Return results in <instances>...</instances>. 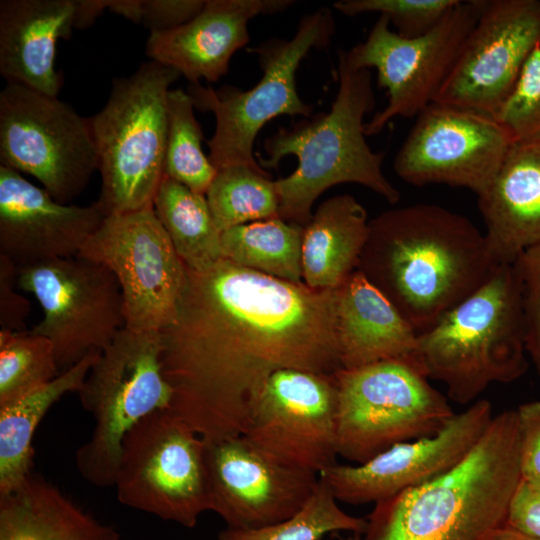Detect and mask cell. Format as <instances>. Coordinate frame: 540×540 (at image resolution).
I'll return each mask as SVG.
<instances>
[{"instance_id": "6da1fadb", "label": "cell", "mask_w": 540, "mask_h": 540, "mask_svg": "<svg viewBox=\"0 0 540 540\" xmlns=\"http://www.w3.org/2000/svg\"><path fill=\"white\" fill-rule=\"evenodd\" d=\"M162 343L171 410L205 442L241 436L274 373L341 369L337 288L313 289L225 258L187 268Z\"/></svg>"}, {"instance_id": "7a4b0ae2", "label": "cell", "mask_w": 540, "mask_h": 540, "mask_svg": "<svg viewBox=\"0 0 540 540\" xmlns=\"http://www.w3.org/2000/svg\"><path fill=\"white\" fill-rule=\"evenodd\" d=\"M496 267L472 221L418 203L369 221L358 270L419 334L480 288Z\"/></svg>"}, {"instance_id": "3957f363", "label": "cell", "mask_w": 540, "mask_h": 540, "mask_svg": "<svg viewBox=\"0 0 540 540\" xmlns=\"http://www.w3.org/2000/svg\"><path fill=\"white\" fill-rule=\"evenodd\" d=\"M521 479L517 412L504 410L452 469L375 503L362 540H492Z\"/></svg>"}, {"instance_id": "277c9868", "label": "cell", "mask_w": 540, "mask_h": 540, "mask_svg": "<svg viewBox=\"0 0 540 540\" xmlns=\"http://www.w3.org/2000/svg\"><path fill=\"white\" fill-rule=\"evenodd\" d=\"M338 91L329 112L280 128L264 142L265 157L257 155L264 169L277 168L289 155L296 169L275 181L279 217L306 226L315 200L341 183L365 186L391 204L400 192L386 178L384 153L374 152L365 139L364 116L375 107L371 72L356 69L338 52Z\"/></svg>"}, {"instance_id": "5b68a950", "label": "cell", "mask_w": 540, "mask_h": 540, "mask_svg": "<svg viewBox=\"0 0 540 540\" xmlns=\"http://www.w3.org/2000/svg\"><path fill=\"white\" fill-rule=\"evenodd\" d=\"M524 313L514 264L498 265L480 288L418 334L417 368L459 404L473 402L491 384L519 379L528 369Z\"/></svg>"}, {"instance_id": "8992f818", "label": "cell", "mask_w": 540, "mask_h": 540, "mask_svg": "<svg viewBox=\"0 0 540 540\" xmlns=\"http://www.w3.org/2000/svg\"><path fill=\"white\" fill-rule=\"evenodd\" d=\"M180 73L149 60L127 77L113 80L103 108L88 117L98 155L105 214L153 205L164 177L168 93Z\"/></svg>"}, {"instance_id": "52a82bcc", "label": "cell", "mask_w": 540, "mask_h": 540, "mask_svg": "<svg viewBox=\"0 0 540 540\" xmlns=\"http://www.w3.org/2000/svg\"><path fill=\"white\" fill-rule=\"evenodd\" d=\"M335 22L330 9L322 7L305 15L290 40L272 38L251 51L258 56L260 80L248 90L233 86L214 89L190 83L187 92L197 109L216 119L207 141L209 159L217 170L241 165L264 170L255 159L253 145L262 127L281 115L310 117L312 106L303 102L296 87V72L312 49L330 44Z\"/></svg>"}, {"instance_id": "ba28073f", "label": "cell", "mask_w": 540, "mask_h": 540, "mask_svg": "<svg viewBox=\"0 0 540 540\" xmlns=\"http://www.w3.org/2000/svg\"><path fill=\"white\" fill-rule=\"evenodd\" d=\"M162 349V332L124 327L91 367L78 395L95 425L75 456L89 483L113 486L126 434L149 414L171 409L173 390L163 375Z\"/></svg>"}, {"instance_id": "9c48e42d", "label": "cell", "mask_w": 540, "mask_h": 540, "mask_svg": "<svg viewBox=\"0 0 540 540\" xmlns=\"http://www.w3.org/2000/svg\"><path fill=\"white\" fill-rule=\"evenodd\" d=\"M338 456L362 464L391 446L431 436L454 416L413 365L386 360L334 374Z\"/></svg>"}, {"instance_id": "30bf717a", "label": "cell", "mask_w": 540, "mask_h": 540, "mask_svg": "<svg viewBox=\"0 0 540 540\" xmlns=\"http://www.w3.org/2000/svg\"><path fill=\"white\" fill-rule=\"evenodd\" d=\"M125 506L193 528L209 511L204 440L171 409L124 437L114 485Z\"/></svg>"}, {"instance_id": "8fae6325", "label": "cell", "mask_w": 540, "mask_h": 540, "mask_svg": "<svg viewBox=\"0 0 540 540\" xmlns=\"http://www.w3.org/2000/svg\"><path fill=\"white\" fill-rule=\"evenodd\" d=\"M0 163L68 204L98 170L89 118L58 97L7 83L0 91Z\"/></svg>"}, {"instance_id": "7c38bea8", "label": "cell", "mask_w": 540, "mask_h": 540, "mask_svg": "<svg viewBox=\"0 0 540 540\" xmlns=\"http://www.w3.org/2000/svg\"><path fill=\"white\" fill-rule=\"evenodd\" d=\"M483 1L459 0L435 27L415 38L400 36L380 15L363 42L340 50L351 67L376 69L379 87L387 90V105L365 124L366 135L379 133L396 117H417L435 101Z\"/></svg>"}, {"instance_id": "4fadbf2b", "label": "cell", "mask_w": 540, "mask_h": 540, "mask_svg": "<svg viewBox=\"0 0 540 540\" xmlns=\"http://www.w3.org/2000/svg\"><path fill=\"white\" fill-rule=\"evenodd\" d=\"M17 284L42 308L31 331L51 342L60 372L101 353L126 325L119 283L100 263L74 256L17 266Z\"/></svg>"}, {"instance_id": "5bb4252c", "label": "cell", "mask_w": 540, "mask_h": 540, "mask_svg": "<svg viewBox=\"0 0 540 540\" xmlns=\"http://www.w3.org/2000/svg\"><path fill=\"white\" fill-rule=\"evenodd\" d=\"M78 256L114 274L122 292L126 328L162 332L173 322L187 268L153 205L106 216Z\"/></svg>"}, {"instance_id": "9a60e30c", "label": "cell", "mask_w": 540, "mask_h": 540, "mask_svg": "<svg viewBox=\"0 0 540 540\" xmlns=\"http://www.w3.org/2000/svg\"><path fill=\"white\" fill-rule=\"evenodd\" d=\"M513 142L495 117L433 102L417 115L393 167L411 185L445 184L479 196Z\"/></svg>"}, {"instance_id": "2e32d148", "label": "cell", "mask_w": 540, "mask_h": 540, "mask_svg": "<svg viewBox=\"0 0 540 540\" xmlns=\"http://www.w3.org/2000/svg\"><path fill=\"white\" fill-rule=\"evenodd\" d=\"M540 42V1L484 0L434 102L495 117Z\"/></svg>"}, {"instance_id": "e0dca14e", "label": "cell", "mask_w": 540, "mask_h": 540, "mask_svg": "<svg viewBox=\"0 0 540 540\" xmlns=\"http://www.w3.org/2000/svg\"><path fill=\"white\" fill-rule=\"evenodd\" d=\"M205 459L209 511L229 528L254 529L289 519L319 483L317 474L281 461L243 435L205 442Z\"/></svg>"}, {"instance_id": "ac0fdd59", "label": "cell", "mask_w": 540, "mask_h": 540, "mask_svg": "<svg viewBox=\"0 0 540 540\" xmlns=\"http://www.w3.org/2000/svg\"><path fill=\"white\" fill-rule=\"evenodd\" d=\"M337 403L333 374L277 371L243 436L281 461L319 476L337 464Z\"/></svg>"}, {"instance_id": "d6986e66", "label": "cell", "mask_w": 540, "mask_h": 540, "mask_svg": "<svg viewBox=\"0 0 540 540\" xmlns=\"http://www.w3.org/2000/svg\"><path fill=\"white\" fill-rule=\"evenodd\" d=\"M492 405L476 400L437 433L401 442L362 464H335L319 474L338 502L377 503L429 482L456 466L493 418Z\"/></svg>"}, {"instance_id": "ffe728a7", "label": "cell", "mask_w": 540, "mask_h": 540, "mask_svg": "<svg viewBox=\"0 0 540 540\" xmlns=\"http://www.w3.org/2000/svg\"><path fill=\"white\" fill-rule=\"evenodd\" d=\"M107 215L94 201L62 204L0 165V255L17 266L78 256Z\"/></svg>"}, {"instance_id": "44dd1931", "label": "cell", "mask_w": 540, "mask_h": 540, "mask_svg": "<svg viewBox=\"0 0 540 540\" xmlns=\"http://www.w3.org/2000/svg\"><path fill=\"white\" fill-rule=\"evenodd\" d=\"M292 0H206L188 23L150 32L146 55L177 70L190 83L215 82L229 70L232 56L249 42L248 24L259 15L285 11Z\"/></svg>"}, {"instance_id": "7402d4cb", "label": "cell", "mask_w": 540, "mask_h": 540, "mask_svg": "<svg viewBox=\"0 0 540 540\" xmlns=\"http://www.w3.org/2000/svg\"><path fill=\"white\" fill-rule=\"evenodd\" d=\"M478 197L495 265H512L540 242V139L514 141Z\"/></svg>"}, {"instance_id": "603a6c76", "label": "cell", "mask_w": 540, "mask_h": 540, "mask_svg": "<svg viewBox=\"0 0 540 540\" xmlns=\"http://www.w3.org/2000/svg\"><path fill=\"white\" fill-rule=\"evenodd\" d=\"M75 0H1L0 74L7 83L58 97L56 45L74 26Z\"/></svg>"}, {"instance_id": "cb8c5ba5", "label": "cell", "mask_w": 540, "mask_h": 540, "mask_svg": "<svg viewBox=\"0 0 540 540\" xmlns=\"http://www.w3.org/2000/svg\"><path fill=\"white\" fill-rule=\"evenodd\" d=\"M337 334L343 369L386 360L417 368L418 333L360 270L337 288Z\"/></svg>"}, {"instance_id": "d4e9b609", "label": "cell", "mask_w": 540, "mask_h": 540, "mask_svg": "<svg viewBox=\"0 0 540 540\" xmlns=\"http://www.w3.org/2000/svg\"><path fill=\"white\" fill-rule=\"evenodd\" d=\"M0 540H121L117 530L82 509L58 487L32 474L0 497Z\"/></svg>"}, {"instance_id": "484cf974", "label": "cell", "mask_w": 540, "mask_h": 540, "mask_svg": "<svg viewBox=\"0 0 540 540\" xmlns=\"http://www.w3.org/2000/svg\"><path fill=\"white\" fill-rule=\"evenodd\" d=\"M369 235L365 208L349 194L324 201L304 226L302 273L313 289H336L358 268Z\"/></svg>"}, {"instance_id": "4316f807", "label": "cell", "mask_w": 540, "mask_h": 540, "mask_svg": "<svg viewBox=\"0 0 540 540\" xmlns=\"http://www.w3.org/2000/svg\"><path fill=\"white\" fill-rule=\"evenodd\" d=\"M99 355H87L46 385L0 407V497L19 489L32 475V441L37 426L64 395L78 393Z\"/></svg>"}, {"instance_id": "83f0119b", "label": "cell", "mask_w": 540, "mask_h": 540, "mask_svg": "<svg viewBox=\"0 0 540 540\" xmlns=\"http://www.w3.org/2000/svg\"><path fill=\"white\" fill-rule=\"evenodd\" d=\"M153 208L188 269L202 271L224 258L222 232L205 194L164 176L153 199Z\"/></svg>"}, {"instance_id": "f1b7e54d", "label": "cell", "mask_w": 540, "mask_h": 540, "mask_svg": "<svg viewBox=\"0 0 540 540\" xmlns=\"http://www.w3.org/2000/svg\"><path fill=\"white\" fill-rule=\"evenodd\" d=\"M304 226L275 217L221 233L223 256L242 267L301 283Z\"/></svg>"}, {"instance_id": "f546056e", "label": "cell", "mask_w": 540, "mask_h": 540, "mask_svg": "<svg viewBox=\"0 0 540 540\" xmlns=\"http://www.w3.org/2000/svg\"><path fill=\"white\" fill-rule=\"evenodd\" d=\"M206 198L218 229L279 217L275 181L241 165L217 170Z\"/></svg>"}, {"instance_id": "4dcf8cb0", "label": "cell", "mask_w": 540, "mask_h": 540, "mask_svg": "<svg viewBox=\"0 0 540 540\" xmlns=\"http://www.w3.org/2000/svg\"><path fill=\"white\" fill-rule=\"evenodd\" d=\"M167 103L164 176L206 195L217 169L202 150L203 131L194 115L193 99L183 89H170Z\"/></svg>"}, {"instance_id": "1f68e13d", "label": "cell", "mask_w": 540, "mask_h": 540, "mask_svg": "<svg viewBox=\"0 0 540 540\" xmlns=\"http://www.w3.org/2000/svg\"><path fill=\"white\" fill-rule=\"evenodd\" d=\"M366 518L346 513L329 488L319 483L307 504L284 521L254 529L226 527L218 540H321L330 533L345 531L363 534Z\"/></svg>"}, {"instance_id": "d6a6232c", "label": "cell", "mask_w": 540, "mask_h": 540, "mask_svg": "<svg viewBox=\"0 0 540 540\" xmlns=\"http://www.w3.org/2000/svg\"><path fill=\"white\" fill-rule=\"evenodd\" d=\"M59 373L47 338L31 330H0V407L46 385Z\"/></svg>"}, {"instance_id": "836d02e7", "label": "cell", "mask_w": 540, "mask_h": 540, "mask_svg": "<svg viewBox=\"0 0 540 540\" xmlns=\"http://www.w3.org/2000/svg\"><path fill=\"white\" fill-rule=\"evenodd\" d=\"M459 0H341L334 9L346 16L378 13L405 38L419 37L433 27Z\"/></svg>"}, {"instance_id": "e575fe53", "label": "cell", "mask_w": 540, "mask_h": 540, "mask_svg": "<svg viewBox=\"0 0 540 540\" xmlns=\"http://www.w3.org/2000/svg\"><path fill=\"white\" fill-rule=\"evenodd\" d=\"M495 118L514 141L540 139V42L526 59L511 95Z\"/></svg>"}, {"instance_id": "d590c367", "label": "cell", "mask_w": 540, "mask_h": 540, "mask_svg": "<svg viewBox=\"0 0 540 540\" xmlns=\"http://www.w3.org/2000/svg\"><path fill=\"white\" fill-rule=\"evenodd\" d=\"M516 412L522 479L540 482V401L523 403Z\"/></svg>"}, {"instance_id": "8d00e7d4", "label": "cell", "mask_w": 540, "mask_h": 540, "mask_svg": "<svg viewBox=\"0 0 540 540\" xmlns=\"http://www.w3.org/2000/svg\"><path fill=\"white\" fill-rule=\"evenodd\" d=\"M206 0H142L141 23L150 32L168 31L192 20Z\"/></svg>"}, {"instance_id": "74e56055", "label": "cell", "mask_w": 540, "mask_h": 540, "mask_svg": "<svg viewBox=\"0 0 540 540\" xmlns=\"http://www.w3.org/2000/svg\"><path fill=\"white\" fill-rule=\"evenodd\" d=\"M505 526L540 539V482L521 479L510 501Z\"/></svg>"}, {"instance_id": "f35d334b", "label": "cell", "mask_w": 540, "mask_h": 540, "mask_svg": "<svg viewBox=\"0 0 540 540\" xmlns=\"http://www.w3.org/2000/svg\"><path fill=\"white\" fill-rule=\"evenodd\" d=\"M17 265L0 255V325L1 329L24 331L30 311L28 300L15 291Z\"/></svg>"}, {"instance_id": "ab89813d", "label": "cell", "mask_w": 540, "mask_h": 540, "mask_svg": "<svg viewBox=\"0 0 540 540\" xmlns=\"http://www.w3.org/2000/svg\"><path fill=\"white\" fill-rule=\"evenodd\" d=\"M525 348L540 376V294H525Z\"/></svg>"}, {"instance_id": "60d3db41", "label": "cell", "mask_w": 540, "mask_h": 540, "mask_svg": "<svg viewBox=\"0 0 540 540\" xmlns=\"http://www.w3.org/2000/svg\"><path fill=\"white\" fill-rule=\"evenodd\" d=\"M514 266L525 294H540V242L526 250Z\"/></svg>"}, {"instance_id": "b9f144b4", "label": "cell", "mask_w": 540, "mask_h": 540, "mask_svg": "<svg viewBox=\"0 0 540 540\" xmlns=\"http://www.w3.org/2000/svg\"><path fill=\"white\" fill-rule=\"evenodd\" d=\"M109 0H75V29H86L108 10Z\"/></svg>"}, {"instance_id": "7bdbcfd3", "label": "cell", "mask_w": 540, "mask_h": 540, "mask_svg": "<svg viewBox=\"0 0 540 540\" xmlns=\"http://www.w3.org/2000/svg\"><path fill=\"white\" fill-rule=\"evenodd\" d=\"M142 0H109L108 10L133 23H141Z\"/></svg>"}, {"instance_id": "ee69618b", "label": "cell", "mask_w": 540, "mask_h": 540, "mask_svg": "<svg viewBox=\"0 0 540 540\" xmlns=\"http://www.w3.org/2000/svg\"><path fill=\"white\" fill-rule=\"evenodd\" d=\"M492 540H540V539L526 536L524 534H521L517 531H514L504 526L495 533Z\"/></svg>"}, {"instance_id": "f6af8a7d", "label": "cell", "mask_w": 540, "mask_h": 540, "mask_svg": "<svg viewBox=\"0 0 540 540\" xmlns=\"http://www.w3.org/2000/svg\"><path fill=\"white\" fill-rule=\"evenodd\" d=\"M343 540H362V534H356V533H352L351 536L343 539Z\"/></svg>"}]
</instances>
